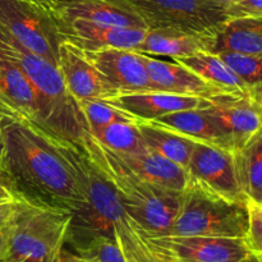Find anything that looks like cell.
I'll list each match as a JSON object with an SVG mask.
<instances>
[{
	"label": "cell",
	"instance_id": "6da1fadb",
	"mask_svg": "<svg viewBox=\"0 0 262 262\" xmlns=\"http://www.w3.org/2000/svg\"><path fill=\"white\" fill-rule=\"evenodd\" d=\"M58 138L9 104L2 161L22 196L73 214L86 205V186L64 156Z\"/></svg>",
	"mask_w": 262,
	"mask_h": 262
},
{
	"label": "cell",
	"instance_id": "7a4b0ae2",
	"mask_svg": "<svg viewBox=\"0 0 262 262\" xmlns=\"http://www.w3.org/2000/svg\"><path fill=\"white\" fill-rule=\"evenodd\" d=\"M82 145L117 189L132 224L145 237L168 235L178 215L182 192L155 186L138 178L118 160L112 150L100 145L90 133Z\"/></svg>",
	"mask_w": 262,
	"mask_h": 262
},
{
	"label": "cell",
	"instance_id": "3957f363",
	"mask_svg": "<svg viewBox=\"0 0 262 262\" xmlns=\"http://www.w3.org/2000/svg\"><path fill=\"white\" fill-rule=\"evenodd\" d=\"M0 55L14 63L35 89L42 124L67 140L83 143L89 136L78 102L71 96L55 66L23 48L0 26Z\"/></svg>",
	"mask_w": 262,
	"mask_h": 262
},
{
	"label": "cell",
	"instance_id": "277c9868",
	"mask_svg": "<svg viewBox=\"0 0 262 262\" xmlns=\"http://www.w3.org/2000/svg\"><path fill=\"white\" fill-rule=\"evenodd\" d=\"M72 212L26 199L7 228L4 262H55L66 247Z\"/></svg>",
	"mask_w": 262,
	"mask_h": 262
},
{
	"label": "cell",
	"instance_id": "5b68a950",
	"mask_svg": "<svg viewBox=\"0 0 262 262\" xmlns=\"http://www.w3.org/2000/svg\"><path fill=\"white\" fill-rule=\"evenodd\" d=\"M248 225V204L230 201L188 181L168 235L246 238Z\"/></svg>",
	"mask_w": 262,
	"mask_h": 262
},
{
	"label": "cell",
	"instance_id": "8992f818",
	"mask_svg": "<svg viewBox=\"0 0 262 262\" xmlns=\"http://www.w3.org/2000/svg\"><path fill=\"white\" fill-rule=\"evenodd\" d=\"M78 164L83 174L87 202L72 214L66 242L72 252L83 250L96 238L115 235V227L127 217L117 189L82 143H79Z\"/></svg>",
	"mask_w": 262,
	"mask_h": 262
},
{
	"label": "cell",
	"instance_id": "52a82bcc",
	"mask_svg": "<svg viewBox=\"0 0 262 262\" xmlns=\"http://www.w3.org/2000/svg\"><path fill=\"white\" fill-rule=\"evenodd\" d=\"M0 26L23 48L56 67L63 40L51 10L27 0H0Z\"/></svg>",
	"mask_w": 262,
	"mask_h": 262
},
{
	"label": "cell",
	"instance_id": "ba28073f",
	"mask_svg": "<svg viewBox=\"0 0 262 262\" xmlns=\"http://www.w3.org/2000/svg\"><path fill=\"white\" fill-rule=\"evenodd\" d=\"M148 28L173 27L205 32L228 20L224 7L209 0H128Z\"/></svg>",
	"mask_w": 262,
	"mask_h": 262
},
{
	"label": "cell",
	"instance_id": "9c48e42d",
	"mask_svg": "<svg viewBox=\"0 0 262 262\" xmlns=\"http://www.w3.org/2000/svg\"><path fill=\"white\" fill-rule=\"evenodd\" d=\"M228 143L229 150L243 147L262 130V115L246 92H220L202 107Z\"/></svg>",
	"mask_w": 262,
	"mask_h": 262
},
{
	"label": "cell",
	"instance_id": "30bf717a",
	"mask_svg": "<svg viewBox=\"0 0 262 262\" xmlns=\"http://www.w3.org/2000/svg\"><path fill=\"white\" fill-rule=\"evenodd\" d=\"M186 171L188 181L230 201L248 204L238 184L232 151L196 142Z\"/></svg>",
	"mask_w": 262,
	"mask_h": 262
},
{
	"label": "cell",
	"instance_id": "8fae6325",
	"mask_svg": "<svg viewBox=\"0 0 262 262\" xmlns=\"http://www.w3.org/2000/svg\"><path fill=\"white\" fill-rule=\"evenodd\" d=\"M145 238L165 252L194 262H251L252 256L246 238L171 235Z\"/></svg>",
	"mask_w": 262,
	"mask_h": 262
},
{
	"label": "cell",
	"instance_id": "7c38bea8",
	"mask_svg": "<svg viewBox=\"0 0 262 262\" xmlns=\"http://www.w3.org/2000/svg\"><path fill=\"white\" fill-rule=\"evenodd\" d=\"M83 54L118 95L152 91L143 54L129 49L113 48L83 51Z\"/></svg>",
	"mask_w": 262,
	"mask_h": 262
},
{
	"label": "cell",
	"instance_id": "4fadbf2b",
	"mask_svg": "<svg viewBox=\"0 0 262 262\" xmlns=\"http://www.w3.org/2000/svg\"><path fill=\"white\" fill-rule=\"evenodd\" d=\"M56 68L60 72L67 90L77 102L83 100H110L118 96V92L90 63L83 51L68 41H61L59 46Z\"/></svg>",
	"mask_w": 262,
	"mask_h": 262
},
{
	"label": "cell",
	"instance_id": "5bb4252c",
	"mask_svg": "<svg viewBox=\"0 0 262 262\" xmlns=\"http://www.w3.org/2000/svg\"><path fill=\"white\" fill-rule=\"evenodd\" d=\"M56 22L61 40L83 51L110 48L136 50L147 31L146 28L118 27L83 19L63 20L56 18Z\"/></svg>",
	"mask_w": 262,
	"mask_h": 262
},
{
	"label": "cell",
	"instance_id": "9a60e30c",
	"mask_svg": "<svg viewBox=\"0 0 262 262\" xmlns=\"http://www.w3.org/2000/svg\"><path fill=\"white\" fill-rule=\"evenodd\" d=\"M51 12L63 20L83 19L101 25L147 30L145 20L128 0H59Z\"/></svg>",
	"mask_w": 262,
	"mask_h": 262
},
{
	"label": "cell",
	"instance_id": "2e32d148",
	"mask_svg": "<svg viewBox=\"0 0 262 262\" xmlns=\"http://www.w3.org/2000/svg\"><path fill=\"white\" fill-rule=\"evenodd\" d=\"M146 71L152 91L182 96H197L207 99L223 91L178 61H168L143 54Z\"/></svg>",
	"mask_w": 262,
	"mask_h": 262
},
{
	"label": "cell",
	"instance_id": "e0dca14e",
	"mask_svg": "<svg viewBox=\"0 0 262 262\" xmlns=\"http://www.w3.org/2000/svg\"><path fill=\"white\" fill-rule=\"evenodd\" d=\"M106 101L141 122H152L176 112L202 109L206 105V99L204 97L182 96L156 91L120 94Z\"/></svg>",
	"mask_w": 262,
	"mask_h": 262
},
{
	"label": "cell",
	"instance_id": "ac0fdd59",
	"mask_svg": "<svg viewBox=\"0 0 262 262\" xmlns=\"http://www.w3.org/2000/svg\"><path fill=\"white\" fill-rule=\"evenodd\" d=\"M212 31L196 32L173 27L148 28L136 51L150 56L181 59L211 50Z\"/></svg>",
	"mask_w": 262,
	"mask_h": 262
},
{
	"label": "cell",
	"instance_id": "d6986e66",
	"mask_svg": "<svg viewBox=\"0 0 262 262\" xmlns=\"http://www.w3.org/2000/svg\"><path fill=\"white\" fill-rule=\"evenodd\" d=\"M118 160L138 178L176 192H182L188 183L186 169L151 150L138 154H117Z\"/></svg>",
	"mask_w": 262,
	"mask_h": 262
},
{
	"label": "cell",
	"instance_id": "ffe728a7",
	"mask_svg": "<svg viewBox=\"0 0 262 262\" xmlns=\"http://www.w3.org/2000/svg\"><path fill=\"white\" fill-rule=\"evenodd\" d=\"M211 53L234 51L256 54L262 51V17L232 18L211 33Z\"/></svg>",
	"mask_w": 262,
	"mask_h": 262
},
{
	"label": "cell",
	"instance_id": "44dd1931",
	"mask_svg": "<svg viewBox=\"0 0 262 262\" xmlns=\"http://www.w3.org/2000/svg\"><path fill=\"white\" fill-rule=\"evenodd\" d=\"M232 154L243 196L250 205L262 207V130Z\"/></svg>",
	"mask_w": 262,
	"mask_h": 262
},
{
	"label": "cell",
	"instance_id": "7402d4cb",
	"mask_svg": "<svg viewBox=\"0 0 262 262\" xmlns=\"http://www.w3.org/2000/svg\"><path fill=\"white\" fill-rule=\"evenodd\" d=\"M0 97L23 114L41 122L35 89L23 72L3 55H0Z\"/></svg>",
	"mask_w": 262,
	"mask_h": 262
},
{
	"label": "cell",
	"instance_id": "603a6c76",
	"mask_svg": "<svg viewBox=\"0 0 262 262\" xmlns=\"http://www.w3.org/2000/svg\"><path fill=\"white\" fill-rule=\"evenodd\" d=\"M137 127L148 150L187 168L196 141L154 122L138 120Z\"/></svg>",
	"mask_w": 262,
	"mask_h": 262
},
{
	"label": "cell",
	"instance_id": "cb8c5ba5",
	"mask_svg": "<svg viewBox=\"0 0 262 262\" xmlns=\"http://www.w3.org/2000/svg\"><path fill=\"white\" fill-rule=\"evenodd\" d=\"M152 122L169 128L179 135L186 136L196 142L210 143V145L219 146V147L229 150L225 138L223 137L214 122L207 117V114L202 109L171 113V114L158 118Z\"/></svg>",
	"mask_w": 262,
	"mask_h": 262
},
{
	"label": "cell",
	"instance_id": "d4e9b609",
	"mask_svg": "<svg viewBox=\"0 0 262 262\" xmlns=\"http://www.w3.org/2000/svg\"><path fill=\"white\" fill-rule=\"evenodd\" d=\"M174 61L183 64L197 76L223 91L246 92L250 89L246 82L238 77L217 54L211 51H200L187 58L174 59Z\"/></svg>",
	"mask_w": 262,
	"mask_h": 262
},
{
	"label": "cell",
	"instance_id": "484cf974",
	"mask_svg": "<svg viewBox=\"0 0 262 262\" xmlns=\"http://www.w3.org/2000/svg\"><path fill=\"white\" fill-rule=\"evenodd\" d=\"M90 135L113 152L138 154L147 150L137 123H112Z\"/></svg>",
	"mask_w": 262,
	"mask_h": 262
},
{
	"label": "cell",
	"instance_id": "4316f807",
	"mask_svg": "<svg viewBox=\"0 0 262 262\" xmlns=\"http://www.w3.org/2000/svg\"><path fill=\"white\" fill-rule=\"evenodd\" d=\"M89 133L112 123H137L135 118L118 109L106 100H83L78 102Z\"/></svg>",
	"mask_w": 262,
	"mask_h": 262
},
{
	"label": "cell",
	"instance_id": "83f0119b",
	"mask_svg": "<svg viewBox=\"0 0 262 262\" xmlns=\"http://www.w3.org/2000/svg\"><path fill=\"white\" fill-rule=\"evenodd\" d=\"M215 54H217L248 87L262 81V51L256 54H242L234 51H222Z\"/></svg>",
	"mask_w": 262,
	"mask_h": 262
},
{
	"label": "cell",
	"instance_id": "f1b7e54d",
	"mask_svg": "<svg viewBox=\"0 0 262 262\" xmlns=\"http://www.w3.org/2000/svg\"><path fill=\"white\" fill-rule=\"evenodd\" d=\"M74 253L92 257L96 262H127L117 233L113 237L96 238L83 250Z\"/></svg>",
	"mask_w": 262,
	"mask_h": 262
},
{
	"label": "cell",
	"instance_id": "f546056e",
	"mask_svg": "<svg viewBox=\"0 0 262 262\" xmlns=\"http://www.w3.org/2000/svg\"><path fill=\"white\" fill-rule=\"evenodd\" d=\"M117 229L118 238H119L120 246L124 252L125 261L127 262H146L145 256H143L142 248H141L140 237L133 227L129 217H125L122 223L115 227Z\"/></svg>",
	"mask_w": 262,
	"mask_h": 262
},
{
	"label": "cell",
	"instance_id": "4dcf8cb0",
	"mask_svg": "<svg viewBox=\"0 0 262 262\" xmlns=\"http://www.w3.org/2000/svg\"><path fill=\"white\" fill-rule=\"evenodd\" d=\"M250 210V225L246 235V242L251 252L262 255V207L248 204Z\"/></svg>",
	"mask_w": 262,
	"mask_h": 262
},
{
	"label": "cell",
	"instance_id": "1f68e13d",
	"mask_svg": "<svg viewBox=\"0 0 262 262\" xmlns=\"http://www.w3.org/2000/svg\"><path fill=\"white\" fill-rule=\"evenodd\" d=\"M225 10L228 19L262 17V0H232Z\"/></svg>",
	"mask_w": 262,
	"mask_h": 262
},
{
	"label": "cell",
	"instance_id": "d6a6232c",
	"mask_svg": "<svg viewBox=\"0 0 262 262\" xmlns=\"http://www.w3.org/2000/svg\"><path fill=\"white\" fill-rule=\"evenodd\" d=\"M23 197L25 196L19 193L12 177L9 176L8 170L5 169L3 161L0 160V205L18 201Z\"/></svg>",
	"mask_w": 262,
	"mask_h": 262
},
{
	"label": "cell",
	"instance_id": "836d02e7",
	"mask_svg": "<svg viewBox=\"0 0 262 262\" xmlns=\"http://www.w3.org/2000/svg\"><path fill=\"white\" fill-rule=\"evenodd\" d=\"M133 227H135V225H133ZM136 230H137L138 237H140L141 248H142V252H143V256H145L146 262H166L164 258H161L160 256L158 255V252H156V251L154 250L150 245H148V242L145 239V237H143V235L138 232L137 228H136Z\"/></svg>",
	"mask_w": 262,
	"mask_h": 262
},
{
	"label": "cell",
	"instance_id": "e575fe53",
	"mask_svg": "<svg viewBox=\"0 0 262 262\" xmlns=\"http://www.w3.org/2000/svg\"><path fill=\"white\" fill-rule=\"evenodd\" d=\"M8 110H9V104L0 97V160L4 154V128L8 120Z\"/></svg>",
	"mask_w": 262,
	"mask_h": 262
},
{
	"label": "cell",
	"instance_id": "d590c367",
	"mask_svg": "<svg viewBox=\"0 0 262 262\" xmlns=\"http://www.w3.org/2000/svg\"><path fill=\"white\" fill-rule=\"evenodd\" d=\"M55 262H96V260H94L92 257H87V256L77 255V253L72 252L71 250L64 247Z\"/></svg>",
	"mask_w": 262,
	"mask_h": 262
},
{
	"label": "cell",
	"instance_id": "8d00e7d4",
	"mask_svg": "<svg viewBox=\"0 0 262 262\" xmlns=\"http://www.w3.org/2000/svg\"><path fill=\"white\" fill-rule=\"evenodd\" d=\"M248 95L262 115V81L248 89Z\"/></svg>",
	"mask_w": 262,
	"mask_h": 262
},
{
	"label": "cell",
	"instance_id": "74e56055",
	"mask_svg": "<svg viewBox=\"0 0 262 262\" xmlns=\"http://www.w3.org/2000/svg\"><path fill=\"white\" fill-rule=\"evenodd\" d=\"M138 232H140V230H138ZM145 239H146V238H145ZM146 241H147V239H146ZM147 242H148V241H147ZM148 245H150L151 247H152L154 250L158 252V255L160 256L161 258H164V260H165L166 262H194V261H191V260H186V258L177 257V256L171 255V253H168V252H165V251L160 250V248H158L156 246H154L152 243H150V242H148Z\"/></svg>",
	"mask_w": 262,
	"mask_h": 262
},
{
	"label": "cell",
	"instance_id": "f35d334b",
	"mask_svg": "<svg viewBox=\"0 0 262 262\" xmlns=\"http://www.w3.org/2000/svg\"><path fill=\"white\" fill-rule=\"evenodd\" d=\"M7 229H0V262H4L7 256Z\"/></svg>",
	"mask_w": 262,
	"mask_h": 262
},
{
	"label": "cell",
	"instance_id": "ab89813d",
	"mask_svg": "<svg viewBox=\"0 0 262 262\" xmlns=\"http://www.w3.org/2000/svg\"><path fill=\"white\" fill-rule=\"evenodd\" d=\"M27 2L32 3V4L38 5V7L45 8V9L51 10V9H53L54 5H55L56 3L59 2V0H27Z\"/></svg>",
	"mask_w": 262,
	"mask_h": 262
},
{
	"label": "cell",
	"instance_id": "60d3db41",
	"mask_svg": "<svg viewBox=\"0 0 262 262\" xmlns=\"http://www.w3.org/2000/svg\"><path fill=\"white\" fill-rule=\"evenodd\" d=\"M209 2L220 5V7H224L225 9H227V7L230 4V3H232V0H209Z\"/></svg>",
	"mask_w": 262,
	"mask_h": 262
},
{
	"label": "cell",
	"instance_id": "b9f144b4",
	"mask_svg": "<svg viewBox=\"0 0 262 262\" xmlns=\"http://www.w3.org/2000/svg\"><path fill=\"white\" fill-rule=\"evenodd\" d=\"M251 262H262V255L252 253V256H251Z\"/></svg>",
	"mask_w": 262,
	"mask_h": 262
}]
</instances>
